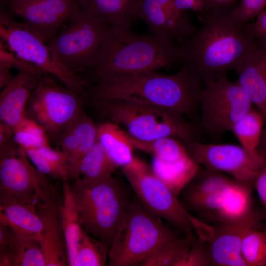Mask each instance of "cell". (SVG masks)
Wrapping results in <instances>:
<instances>
[{
  "label": "cell",
  "mask_w": 266,
  "mask_h": 266,
  "mask_svg": "<svg viewBox=\"0 0 266 266\" xmlns=\"http://www.w3.org/2000/svg\"><path fill=\"white\" fill-rule=\"evenodd\" d=\"M203 84L184 64L179 71L171 74L156 71L109 74L90 84L87 94L89 98L123 99L190 115L200 107Z\"/></svg>",
  "instance_id": "1"
},
{
  "label": "cell",
  "mask_w": 266,
  "mask_h": 266,
  "mask_svg": "<svg viewBox=\"0 0 266 266\" xmlns=\"http://www.w3.org/2000/svg\"><path fill=\"white\" fill-rule=\"evenodd\" d=\"M231 10L206 13L200 26L179 45L182 62L203 84L227 76L258 46Z\"/></svg>",
  "instance_id": "2"
},
{
  "label": "cell",
  "mask_w": 266,
  "mask_h": 266,
  "mask_svg": "<svg viewBox=\"0 0 266 266\" xmlns=\"http://www.w3.org/2000/svg\"><path fill=\"white\" fill-rule=\"evenodd\" d=\"M182 62L181 49L175 42L136 34L131 27L112 26L86 79L94 83L109 74L156 71Z\"/></svg>",
  "instance_id": "3"
},
{
  "label": "cell",
  "mask_w": 266,
  "mask_h": 266,
  "mask_svg": "<svg viewBox=\"0 0 266 266\" xmlns=\"http://www.w3.org/2000/svg\"><path fill=\"white\" fill-rule=\"evenodd\" d=\"M70 190L81 229L102 242L109 251L130 200L125 189L112 176L95 181L79 177Z\"/></svg>",
  "instance_id": "4"
},
{
  "label": "cell",
  "mask_w": 266,
  "mask_h": 266,
  "mask_svg": "<svg viewBox=\"0 0 266 266\" xmlns=\"http://www.w3.org/2000/svg\"><path fill=\"white\" fill-rule=\"evenodd\" d=\"M89 99L100 116L123 125L127 133L137 140L150 141L165 137L184 142L193 140L192 126L179 112L123 99Z\"/></svg>",
  "instance_id": "5"
},
{
  "label": "cell",
  "mask_w": 266,
  "mask_h": 266,
  "mask_svg": "<svg viewBox=\"0 0 266 266\" xmlns=\"http://www.w3.org/2000/svg\"><path fill=\"white\" fill-rule=\"evenodd\" d=\"M175 230L150 213L136 197L129 202L124 221L109 250L107 265L141 266L180 237Z\"/></svg>",
  "instance_id": "6"
},
{
  "label": "cell",
  "mask_w": 266,
  "mask_h": 266,
  "mask_svg": "<svg viewBox=\"0 0 266 266\" xmlns=\"http://www.w3.org/2000/svg\"><path fill=\"white\" fill-rule=\"evenodd\" d=\"M49 177L36 169L12 138L0 146V203L59 208L56 187Z\"/></svg>",
  "instance_id": "7"
},
{
  "label": "cell",
  "mask_w": 266,
  "mask_h": 266,
  "mask_svg": "<svg viewBox=\"0 0 266 266\" xmlns=\"http://www.w3.org/2000/svg\"><path fill=\"white\" fill-rule=\"evenodd\" d=\"M111 26L103 19L81 10L47 46L67 69L76 74L87 73Z\"/></svg>",
  "instance_id": "8"
},
{
  "label": "cell",
  "mask_w": 266,
  "mask_h": 266,
  "mask_svg": "<svg viewBox=\"0 0 266 266\" xmlns=\"http://www.w3.org/2000/svg\"><path fill=\"white\" fill-rule=\"evenodd\" d=\"M122 170L136 197L150 213L183 234L194 233L196 217L184 209L179 197L155 174L152 166L135 158Z\"/></svg>",
  "instance_id": "9"
},
{
  "label": "cell",
  "mask_w": 266,
  "mask_h": 266,
  "mask_svg": "<svg viewBox=\"0 0 266 266\" xmlns=\"http://www.w3.org/2000/svg\"><path fill=\"white\" fill-rule=\"evenodd\" d=\"M12 17L1 9L0 40L8 49L44 73L57 78L68 88L87 98V89L89 84L86 79L65 67L54 57L44 42L24 22L16 21Z\"/></svg>",
  "instance_id": "10"
},
{
  "label": "cell",
  "mask_w": 266,
  "mask_h": 266,
  "mask_svg": "<svg viewBox=\"0 0 266 266\" xmlns=\"http://www.w3.org/2000/svg\"><path fill=\"white\" fill-rule=\"evenodd\" d=\"M53 76L42 75L31 94L26 116L40 124L51 140H58L65 129L83 111L85 97L60 85Z\"/></svg>",
  "instance_id": "11"
},
{
  "label": "cell",
  "mask_w": 266,
  "mask_h": 266,
  "mask_svg": "<svg viewBox=\"0 0 266 266\" xmlns=\"http://www.w3.org/2000/svg\"><path fill=\"white\" fill-rule=\"evenodd\" d=\"M204 85L199 107L200 126L212 139L219 140L253 108V104L238 82L229 80L227 76Z\"/></svg>",
  "instance_id": "12"
},
{
  "label": "cell",
  "mask_w": 266,
  "mask_h": 266,
  "mask_svg": "<svg viewBox=\"0 0 266 266\" xmlns=\"http://www.w3.org/2000/svg\"><path fill=\"white\" fill-rule=\"evenodd\" d=\"M184 142L189 154L200 166L252 185L257 172L266 162L265 156L253 155L241 145L206 144L194 140Z\"/></svg>",
  "instance_id": "13"
},
{
  "label": "cell",
  "mask_w": 266,
  "mask_h": 266,
  "mask_svg": "<svg viewBox=\"0 0 266 266\" xmlns=\"http://www.w3.org/2000/svg\"><path fill=\"white\" fill-rule=\"evenodd\" d=\"M1 6L11 16L21 17L44 43L81 10L78 0H8Z\"/></svg>",
  "instance_id": "14"
},
{
  "label": "cell",
  "mask_w": 266,
  "mask_h": 266,
  "mask_svg": "<svg viewBox=\"0 0 266 266\" xmlns=\"http://www.w3.org/2000/svg\"><path fill=\"white\" fill-rule=\"evenodd\" d=\"M266 215L254 208L235 219L214 224L207 240L211 266H247L241 254L245 235L254 230L266 229Z\"/></svg>",
  "instance_id": "15"
},
{
  "label": "cell",
  "mask_w": 266,
  "mask_h": 266,
  "mask_svg": "<svg viewBox=\"0 0 266 266\" xmlns=\"http://www.w3.org/2000/svg\"><path fill=\"white\" fill-rule=\"evenodd\" d=\"M138 17L153 34L180 43L196 30L186 11L177 8L174 0H141Z\"/></svg>",
  "instance_id": "16"
},
{
  "label": "cell",
  "mask_w": 266,
  "mask_h": 266,
  "mask_svg": "<svg viewBox=\"0 0 266 266\" xmlns=\"http://www.w3.org/2000/svg\"><path fill=\"white\" fill-rule=\"evenodd\" d=\"M42 75L19 71L0 93V123L14 129L26 115L31 93Z\"/></svg>",
  "instance_id": "17"
},
{
  "label": "cell",
  "mask_w": 266,
  "mask_h": 266,
  "mask_svg": "<svg viewBox=\"0 0 266 266\" xmlns=\"http://www.w3.org/2000/svg\"><path fill=\"white\" fill-rule=\"evenodd\" d=\"M237 81L266 119V45L258 46L235 69Z\"/></svg>",
  "instance_id": "18"
},
{
  "label": "cell",
  "mask_w": 266,
  "mask_h": 266,
  "mask_svg": "<svg viewBox=\"0 0 266 266\" xmlns=\"http://www.w3.org/2000/svg\"><path fill=\"white\" fill-rule=\"evenodd\" d=\"M37 211L44 224L39 240L46 266H69L67 244L59 208H42Z\"/></svg>",
  "instance_id": "19"
},
{
  "label": "cell",
  "mask_w": 266,
  "mask_h": 266,
  "mask_svg": "<svg viewBox=\"0 0 266 266\" xmlns=\"http://www.w3.org/2000/svg\"><path fill=\"white\" fill-rule=\"evenodd\" d=\"M97 126L83 110L62 132L58 145L70 166L75 165L97 141Z\"/></svg>",
  "instance_id": "20"
},
{
  "label": "cell",
  "mask_w": 266,
  "mask_h": 266,
  "mask_svg": "<svg viewBox=\"0 0 266 266\" xmlns=\"http://www.w3.org/2000/svg\"><path fill=\"white\" fill-rule=\"evenodd\" d=\"M81 10L113 26H129L138 17L141 0H78Z\"/></svg>",
  "instance_id": "21"
},
{
  "label": "cell",
  "mask_w": 266,
  "mask_h": 266,
  "mask_svg": "<svg viewBox=\"0 0 266 266\" xmlns=\"http://www.w3.org/2000/svg\"><path fill=\"white\" fill-rule=\"evenodd\" d=\"M97 140L117 167H126L135 159L129 134L109 121L97 126Z\"/></svg>",
  "instance_id": "22"
},
{
  "label": "cell",
  "mask_w": 266,
  "mask_h": 266,
  "mask_svg": "<svg viewBox=\"0 0 266 266\" xmlns=\"http://www.w3.org/2000/svg\"><path fill=\"white\" fill-rule=\"evenodd\" d=\"M0 221L21 233L41 239L44 224L37 207L31 204L9 201L0 203Z\"/></svg>",
  "instance_id": "23"
},
{
  "label": "cell",
  "mask_w": 266,
  "mask_h": 266,
  "mask_svg": "<svg viewBox=\"0 0 266 266\" xmlns=\"http://www.w3.org/2000/svg\"><path fill=\"white\" fill-rule=\"evenodd\" d=\"M239 181L219 171L200 167L181 191L178 197L183 204L206 196L224 191Z\"/></svg>",
  "instance_id": "24"
},
{
  "label": "cell",
  "mask_w": 266,
  "mask_h": 266,
  "mask_svg": "<svg viewBox=\"0 0 266 266\" xmlns=\"http://www.w3.org/2000/svg\"><path fill=\"white\" fill-rule=\"evenodd\" d=\"M69 178L81 177L95 181L112 176L118 168L98 141L74 166H70Z\"/></svg>",
  "instance_id": "25"
},
{
  "label": "cell",
  "mask_w": 266,
  "mask_h": 266,
  "mask_svg": "<svg viewBox=\"0 0 266 266\" xmlns=\"http://www.w3.org/2000/svg\"><path fill=\"white\" fill-rule=\"evenodd\" d=\"M63 181V200L59 207L60 216L67 244L69 266H74L81 227L70 185L67 180Z\"/></svg>",
  "instance_id": "26"
},
{
  "label": "cell",
  "mask_w": 266,
  "mask_h": 266,
  "mask_svg": "<svg viewBox=\"0 0 266 266\" xmlns=\"http://www.w3.org/2000/svg\"><path fill=\"white\" fill-rule=\"evenodd\" d=\"M265 120L263 115L258 109L253 108L237 121L231 130L240 145L256 156H264L259 152V148Z\"/></svg>",
  "instance_id": "27"
},
{
  "label": "cell",
  "mask_w": 266,
  "mask_h": 266,
  "mask_svg": "<svg viewBox=\"0 0 266 266\" xmlns=\"http://www.w3.org/2000/svg\"><path fill=\"white\" fill-rule=\"evenodd\" d=\"M29 158L41 173L53 178L68 180L70 165L65 155L61 150L50 145L25 150Z\"/></svg>",
  "instance_id": "28"
},
{
  "label": "cell",
  "mask_w": 266,
  "mask_h": 266,
  "mask_svg": "<svg viewBox=\"0 0 266 266\" xmlns=\"http://www.w3.org/2000/svg\"><path fill=\"white\" fill-rule=\"evenodd\" d=\"M130 136L134 149L151 154L164 163L176 164L192 158L184 145L177 139L165 137L141 141Z\"/></svg>",
  "instance_id": "29"
},
{
  "label": "cell",
  "mask_w": 266,
  "mask_h": 266,
  "mask_svg": "<svg viewBox=\"0 0 266 266\" xmlns=\"http://www.w3.org/2000/svg\"><path fill=\"white\" fill-rule=\"evenodd\" d=\"M155 174L178 197L181 191L199 170L200 166L192 158L176 164H167L154 157L152 166Z\"/></svg>",
  "instance_id": "30"
},
{
  "label": "cell",
  "mask_w": 266,
  "mask_h": 266,
  "mask_svg": "<svg viewBox=\"0 0 266 266\" xmlns=\"http://www.w3.org/2000/svg\"><path fill=\"white\" fill-rule=\"evenodd\" d=\"M13 230V235L6 248L12 253L15 266H46L38 240Z\"/></svg>",
  "instance_id": "31"
},
{
  "label": "cell",
  "mask_w": 266,
  "mask_h": 266,
  "mask_svg": "<svg viewBox=\"0 0 266 266\" xmlns=\"http://www.w3.org/2000/svg\"><path fill=\"white\" fill-rule=\"evenodd\" d=\"M109 251L100 240L81 228L74 266H104Z\"/></svg>",
  "instance_id": "32"
},
{
  "label": "cell",
  "mask_w": 266,
  "mask_h": 266,
  "mask_svg": "<svg viewBox=\"0 0 266 266\" xmlns=\"http://www.w3.org/2000/svg\"><path fill=\"white\" fill-rule=\"evenodd\" d=\"M197 237L194 233L184 234L161 248L141 266H175Z\"/></svg>",
  "instance_id": "33"
},
{
  "label": "cell",
  "mask_w": 266,
  "mask_h": 266,
  "mask_svg": "<svg viewBox=\"0 0 266 266\" xmlns=\"http://www.w3.org/2000/svg\"><path fill=\"white\" fill-rule=\"evenodd\" d=\"M12 138L25 151L50 145V139L44 128L27 116L14 128Z\"/></svg>",
  "instance_id": "34"
},
{
  "label": "cell",
  "mask_w": 266,
  "mask_h": 266,
  "mask_svg": "<svg viewBox=\"0 0 266 266\" xmlns=\"http://www.w3.org/2000/svg\"><path fill=\"white\" fill-rule=\"evenodd\" d=\"M241 254L247 266H266V229L248 233L242 242Z\"/></svg>",
  "instance_id": "35"
},
{
  "label": "cell",
  "mask_w": 266,
  "mask_h": 266,
  "mask_svg": "<svg viewBox=\"0 0 266 266\" xmlns=\"http://www.w3.org/2000/svg\"><path fill=\"white\" fill-rule=\"evenodd\" d=\"M211 266V261L207 241L198 236L175 265V266Z\"/></svg>",
  "instance_id": "36"
},
{
  "label": "cell",
  "mask_w": 266,
  "mask_h": 266,
  "mask_svg": "<svg viewBox=\"0 0 266 266\" xmlns=\"http://www.w3.org/2000/svg\"><path fill=\"white\" fill-rule=\"evenodd\" d=\"M6 44L0 42V67L10 69L15 67L19 71H26L39 75L45 74L33 64L23 60L17 56L14 53L7 50Z\"/></svg>",
  "instance_id": "37"
},
{
  "label": "cell",
  "mask_w": 266,
  "mask_h": 266,
  "mask_svg": "<svg viewBox=\"0 0 266 266\" xmlns=\"http://www.w3.org/2000/svg\"><path fill=\"white\" fill-rule=\"evenodd\" d=\"M266 0H239L238 4L231 10L234 18L245 24L265 10Z\"/></svg>",
  "instance_id": "38"
},
{
  "label": "cell",
  "mask_w": 266,
  "mask_h": 266,
  "mask_svg": "<svg viewBox=\"0 0 266 266\" xmlns=\"http://www.w3.org/2000/svg\"><path fill=\"white\" fill-rule=\"evenodd\" d=\"M243 30L258 46L266 45V10L258 15L254 21L245 24Z\"/></svg>",
  "instance_id": "39"
},
{
  "label": "cell",
  "mask_w": 266,
  "mask_h": 266,
  "mask_svg": "<svg viewBox=\"0 0 266 266\" xmlns=\"http://www.w3.org/2000/svg\"><path fill=\"white\" fill-rule=\"evenodd\" d=\"M174 3L180 10L197 12L200 20L206 13L205 0H174Z\"/></svg>",
  "instance_id": "40"
},
{
  "label": "cell",
  "mask_w": 266,
  "mask_h": 266,
  "mask_svg": "<svg viewBox=\"0 0 266 266\" xmlns=\"http://www.w3.org/2000/svg\"><path fill=\"white\" fill-rule=\"evenodd\" d=\"M253 186L266 209V162L257 172L253 182Z\"/></svg>",
  "instance_id": "41"
},
{
  "label": "cell",
  "mask_w": 266,
  "mask_h": 266,
  "mask_svg": "<svg viewBox=\"0 0 266 266\" xmlns=\"http://www.w3.org/2000/svg\"><path fill=\"white\" fill-rule=\"evenodd\" d=\"M239 0H205L206 13L228 11L235 8Z\"/></svg>",
  "instance_id": "42"
},
{
  "label": "cell",
  "mask_w": 266,
  "mask_h": 266,
  "mask_svg": "<svg viewBox=\"0 0 266 266\" xmlns=\"http://www.w3.org/2000/svg\"><path fill=\"white\" fill-rule=\"evenodd\" d=\"M14 233L13 229L0 221V249L7 247Z\"/></svg>",
  "instance_id": "43"
},
{
  "label": "cell",
  "mask_w": 266,
  "mask_h": 266,
  "mask_svg": "<svg viewBox=\"0 0 266 266\" xmlns=\"http://www.w3.org/2000/svg\"><path fill=\"white\" fill-rule=\"evenodd\" d=\"M0 266H15L12 253L8 248L0 249Z\"/></svg>",
  "instance_id": "44"
},
{
  "label": "cell",
  "mask_w": 266,
  "mask_h": 266,
  "mask_svg": "<svg viewBox=\"0 0 266 266\" xmlns=\"http://www.w3.org/2000/svg\"><path fill=\"white\" fill-rule=\"evenodd\" d=\"M14 129L0 123V146L12 138Z\"/></svg>",
  "instance_id": "45"
},
{
  "label": "cell",
  "mask_w": 266,
  "mask_h": 266,
  "mask_svg": "<svg viewBox=\"0 0 266 266\" xmlns=\"http://www.w3.org/2000/svg\"><path fill=\"white\" fill-rule=\"evenodd\" d=\"M259 152L266 157V119L259 148Z\"/></svg>",
  "instance_id": "46"
},
{
  "label": "cell",
  "mask_w": 266,
  "mask_h": 266,
  "mask_svg": "<svg viewBox=\"0 0 266 266\" xmlns=\"http://www.w3.org/2000/svg\"><path fill=\"white\" fill-rule=\"evenodd\" d=\"M8 0H4V1H3L2 3L0 5V6L2 5V4L5 1H7Z\"/></svg>",
  "instance_id": "47"
},
{
  "label": "cell",
  "mask_w": 266,
  "mask_h": 266,
  "mask_svg": "<svg viewBox=\"0 0 266 266\" xmlns=\"http://www.w3.org/2000/svg\"><path fill=\"white\" fill-rule=\"evenodd\" d=\"M4 0H0V5L2 3Z\"/></svg>",
  "instance_id": "48"
}]
</instances>
